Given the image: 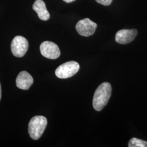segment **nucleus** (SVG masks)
<instances>
[{
	"label": "nucleus",
	"instance_id": "nucleus-6",
	"mask_svg": "<svg viewBox=\"0 0 147 147\" xmlns=\"http://www.w3.org/2000/svg\"><path fill=\"white\" fill-rule=\"evenodd\" d=\"M40 51L44 57L49 59H55L58 58L61 55L58 45L49 41H45L41 44Z\"/></svg>",
	"mask_w": 147,
	"mask_h": 147
},
{
	"label": "nucleus",
	"instance_id": "nucleus-4",
	"mask_svg": "<svg viewBox=\"0 0 147 147\" xmlns=\"http://www.w3.org/2000/svg\"><path fill=\"white\" fill-rule=\"evenodd\" d=\"M28 49V42L22 36L14 37L11 44V51L13 55L17 57H22L26 53Z\"/></svg>",
	"mask_w": 147,
	"mask_h": 147
},
{
	"label": "nucleus",
	"instance_id": "nucleus-11",
	"mask_svg": "<svg viewBox=\"0 0 147 147\" xmlns=\"http://www.w3.org/2000/svg\"><path fill=\"white\" fill-rule=\"evenodd\" d=\"M95 1L99 4L107 6V5H110L113 0H95Z\"/></svg>",
	"mask_w": 147,
	"mask_h": 147
},
{
	"label": "nucleus",
	"instance_id": "nucleus-12",
	"mask_svg": "<svg viewBox=\"0 0 147 147\" xmlns=\"http://www.w3.org/2000/svg\"><path fill=\"white\" fill-rule=\"evenodd\" d=\"M64 2H65L66 3H71L72 2L75 1V0H63Z\"/></svg>",
	"mask_w": 147,
	"mask_h": 147
},
{
	"label": "nucleus",
	"instance_id": "nucleus-13",
	"mask_svg": "<svg viewBox=\"0 0 147 147\" xmlns=\"http://www.w3.org/2000/svg\"><path fill=\"white\" fill-rule=\"evenodd\" d=\"M1 84H0V100L1 99Z\"/></svg>",
	"mask_w": 147,
	"mask_h": 147
},
{
	"label": "nucleus",
	"instance_id": "nucleus-5",
	"mask_svg": "<svg viewBox=\"0 0 147 147\" xmlns=\"http://www.w3.org/2000/svg\"><path fill=\"white\" fill-rule=\"evenodd\" d=\"M97 27V24L88 18L81 20L76 25V30L80 35L89 37L93 35Z\"/></svg>",
	"mask_w": 147,
	"mask_h": 147
},
{
	"label": "nucleus",
	"instance_id": "nucleus-3",
	"mask_svg": "<svg viewBox=\"0 0 147 147\" xmlns=\"http://www.w3.org/2000/svg\"><path fill=\"white\" fill-rule=\"evenodd\" d=\"M79 69V63L75 61H69L59 65L56 69L55 74L59 79H68L77 73Z\"/></svg>",
	"mask_w": 147,
	"mask_h": 147
},
{
	"label": "nucleus",
	"instance_id": "nucleus-9",
	"mask_svg": "<svg viewBox=\"0 0 147 147\" xmlns=\"http://www.w3.org/2000/svg\"><path fill=\"white\" fill-rule=\"evenodd\" d=\"M33 9L37 13L38 17L42 20L47 21L50 19V14L42 0H36L33 5Z\"/></svg>",
	"mask_w": 147,
	"mask_h": 147
},
{
	"label": "nucleus",
	"instance_id": "nucleus-10",
	"mask_svg": "<svg viewBox=\"0 0 147 147\" xmlns=\"http://www.w3.org/2000/svg\"><path fill=\"white\" fill-rule=\"evenodd\" d=\"M128 147H147V142L134 137L129 141Z\"/></svg>",
	"mask_w": 147,
	"mask_h": 147
},
{
	"label": "nucleus",
	"instance_id": "nucleus-8",
	"mask_svg": "<svg viewBox=\"0 0 147 147\" xmlns=\"http://www.w3.org/2000/svg\"><path fill=\"white\" fill-rule=\"evenodd\" d=\"M33 83V79L32 76L26 71L20 72L16 79V86L19 88L23 90L29 89Z\"/></svg>",
	"mask_w": 147,
	"mask_h": 147
},
{
	"label": "nucleus",
	"instance_id": "nucleus-1",
	"mask_svg": "<svg viewBox=\"0 0 147 147\" xmlns=\"http://www.w3.org/2000/svg\"><path fill=\"white\" fill-rule=\"evenodd\" d=\"M111 93L112 87L109 82H104L96 88L93 99V106L95 110L100 111L104 108L110 98Z\"/></svg>",
	"mask_w": 147,
	"mask_h": 147
},
{
	"label": "nucleus",
	"instance_id": "nucleus-2",
	"mask_svg": "<svg viewBox=\"0 0 147 147\" xmlns=\"http://www.w3.org/2000/svg\"><path fill=\"white\" fill-rule=\"evenodd\" d=\"M47 124V119L44 116H34L32 118L28 124V133L33 140H37L41 137Z\"/></svg>",
	"mask_w": 147,
	"mask_h": 147
},
{
	"label": "nucleus",
	"instance_id": "nucleus-7",
	"mask_svg": "<svg viewBox=\"0 0 147 147\" xmlns=\"http://www.w3.org/2000/svg\"><path fill=\"white\" fill-rule=\"evenodd\" d=\"M137 30H121L117 32L116 42L121 44H126L132 42L137 35Z\"/></svg>",
	"mask_w": 147,
	"mask_h": 147
}]
</instances>
